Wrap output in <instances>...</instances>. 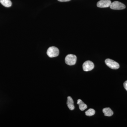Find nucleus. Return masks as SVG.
<instances>
[{"label": "nucleus", "mask_w": 127, "mask_h": 127, "mask_svg": "<svg viewBox=\"0 0 127 127\" xmlns=\"http://www.w3.org/2000/svg\"><path fill=\"white\" fill-rule=\"evenodd\" d=\"M104 114V116L107 117H111L113 114V111L110 108H103L102 110Z\"/></svg>", "instance_id": "6e6552de"}, {"label": "nucleus", "mask_w": 127, "mask_h": 127, "mask_svg": "<svg viewBox=\"0 0 127 127\" xmlns=\"http://www.w3.org/2000/svg\"><path fill=\"white\" fill-rule=\"evenodd\" d=\"M94 67L93 63L91 61H88L85 62L83 65V68L85 71L92 70Z\"/></svg>", "instance_id": "39448f33"}, {"label": "nucleus", "mask_w": 127, "mask_h": 127, "mask_svg": "<svg viewBox=\"0 0 127 127\" xmlns=\"http://www.w3.org/2000/svg\"><path fill=\"white\" fill-rule=\"evenodd\" d=\"M59 49L55 46L51 47L48 49L47 54L49 57L53 58L57 57L59 55Z\"/></svg>", "instance_id": "f257e3e1"}, {"label": "nucleus", "mask_w": 127, "mask_h": 127, "mask_svg": "<svg viewBox=\"0 0 127 127\" xmlns=\"http://www.w3.org/2000/svg\"><path fill=\"white\" fill-rule=\"evenodd\" d=\"M0 2L6 7H10L12 5V2L10 0H0Z\"/></svg>", "instance_id": "9d476101"}, {"label": "nucleus", "mask_w": 127, "mask_h": 127, "mask_svg": "<svg viewBox=\"0 0 127 127\" xmlns=\"http://www.w3.org/2000/svg\"><path fill=\"white\" fill-rule=\"evenodd\" d=\"M95 111L94 109L90 108L88 109V111H86L85 113L86 115L88 116H93L95 114Z\"/></svg>", "instance_id": "9b49d317"}, {"label": "nucleus", "mask_w": 127, "mask_h": 127, "mask_svg": "<svg viewBox=\"0 0 127 127\" xmlns=\"http://www.w3.org/2000/svg\"><path fill=\"white\" fill-rule=\"evenodd\" d=\"M124 87L125 89L127 91V81L124 82Z\"/></svg>", "instance_id": "f8f14e48"}, {"label": "nucleus", "mask_w": 127, "mask_h": 127, "mask_svg": "<svg viewBox=\"0 0 127 127\" xmlns=\"http://www.w3.org/2000/svg\"><path fill=\"white\" fill-rule=\"evenodd\" d=\"M111 9L113 10H123L126 8L124 4L118 1H114L111 3L110 6Z\"/></svg>", "instance_id": "20e7f679"}, {"label": "nucleus", "mask_w": 127, "mask_h": 127, "mask_svg": "<svg viewBox=\"0 0 127 127\" xmlns=\"http://www.w3.org/2000/svg\"><path fill=\"white\" fill-rule=\"evenodd\" d=\"M77 104L79 105V109L82 111H84L87 108V106L84 103L81 99H78L77 101Z\"/></svg>", "instance_id": "1a4fd4ad"}, {"label": "nucleus", "mask_w": 127, "mask_h": 127, "mask_svg": "<svg viewBox=\"0 0 127 127\" xmlns=\"http://www.w3.org/2000/svg\"><path fill=\"white\" fill-rule=\"evenodd\" d=\"M65 62L69 65H73L76 64L77 61V57L75 55L69 54L65 58Z\"/></svg>", "instance_id": "f03ea898"}, {"label": "nucleus", "mask_w": 127, "mask_h": 127, "mask_svg": "<svg viewBox=\"0 0 127 127\" xmlns=\"http://www.w3.org/2000/svg\"><path fill=\"white\" fill-rule=\"evenodd\" d=\"M67 107L70 110H74L75 109V106L74 105V102L72 98L70 96L67 97Z\"/></svg>", "instance_id": "0eeeda50"}, {"label": "nucleus", "mask_w": 127, "mask_h": 127, "mask_svg": "<svg viewBox=\"0 0 127 127\" xmlns=\"http://www.w3.org/2000/svg\"><path fill=\"white\" fill-rule=\"evenodd\" d=\"M105 63L106 65L111 69L116 70L120 67L119 64L115 61L110 59H106Z\"/></svg>", "instance_id": "7ed1b4c3"}, {"label": "nucleus", "mask_w": 127, "mask_h": 127, "mask_svg": "<svg viewBox=\"0 0 127 127\" xmlns=\"http://www.w3.org/2000/svg\"><path fill=\"white\" fill-rule=\"evenodd\" d=\"M58 0L60 2H67V1H70L71 0Z\"/></svg>", "instance_id": "ddd939ff"}, {"label": "nucleus", "mask_w": 127, "mask_h": 127, "mask_svg": "<svg viewBox=\"0 0 127 127\" xmlns=\"http://www.w3.org/2000/svg\"><path fill=\"white\" fill-rule=\"evenodd\" d=\"M111 3L110 0H101L98 2L97 6L98 7L100 8H106L109 7Z\"/></svg>", "instance_id": "423d86ee"}]
</instances>
